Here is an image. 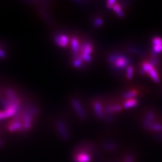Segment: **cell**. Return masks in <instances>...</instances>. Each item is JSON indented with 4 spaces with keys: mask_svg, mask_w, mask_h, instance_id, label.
<instances>
[{
    "mask_svg": "<svg viewBox=\"0 0 162 162\" xmlns=\"http://www.w3.org/2000/svg\"><path fill=\"white\" fill-rule=\"evenodd\" d=\"M92 146L82 145L78 146L76 149L75 152L72 156L73 162H91L92 160V155L90 150Z\"/></svg>",
    "mask_w": 162,
    "mask_h": 162,
    "instance_id": "obj_1",
    "label": "cell"
},
{
    "mask_svg": "<svg viewBox=\"0 0 162 162\" xmlns=\"http://www.w3.org/2000/svg\"><path fill=\"white\" fill-rule=\"evenodd\" d=\"M108 60L112 64V66L118 70L124 69L128 67L130 63V60L123 54L114 53L108 57Z\"/></svg>",
    "mask_w": 162,
    "mask_h": 162,
    "instance_id": "obj_2",
    "label": "cell"
},
{
    "mask_svg": "<svg viewBox=\"0 0 162 162\" xmlns=\"http://www.w3.org/2000/svg\"><path fill=\"white\" fill-rule=\"evenodd\" d=\"M142 73H147L150 77L156 82H159V77L156 70L149 63H144L141 70Z\"/></svg>",
    "mask_w": 162,
    "mask_h": 162,
    "instance_id": "obj_3",
    "label": "cell"
},
{
    "mask_svg": "<svg viewBox=\"0 0 162 162\" xmlns=\"http://www.w3.org/2000/svg\"><path fill=\"white\" fill-rule=\"evenodd\" d=\"M56 126L61 138L66 141H69L70 139V134L66 124L63 121L58 120L56 123Z\"/></svg>",
    "mask_w": 162,
    "mask_h": 162,
    "instance_id": "obj_4",
    "label": "cell"
},
{
    "mask_svg": "<svg viewBox=\"0 0 162 162\" xmlns=\"http://www.w3.org/2000/svg\"><path fill=\"white\" fill-rule=\"evenodd\" d=\"M7 129L10 132L24 131L22 116H19L12 120L8 125Z\"/></svg>",
    "mask_w": 162,
    "mask_h": 162,
    "instance_id": "obj_5",
    "label": "cell"
},
{
    "mask_svg": "<svg viewBox=\"0 0 162 162\" xmlns=\"http://www.w3.org/2000/svg\"><path fill=\"white\" fill-rule=\"evenodd\" d=\"M79 50L81 51V58L87 62H90L92 60L91 56V53L92 52L91 44L89 43L83 44L81 46V47H79Z\"/></svg>",
    "mask_w": 162,
    "mask_h": 162,
    "instance_id": "obj_6",
    "label": "cell"
},
{
    "mask_svg": "<svg viewBox=\"0 0 162 162\" xmlns=\"http://www.w3.org/2000/svg\"><path fill=\"white\" fill-rule=\"evenodd\" d=\"M24 131H28L31 129L33 124V117L28 112L24 111L22 115Z\"/></svg>",
    "mask_w": 162,
    "mask_h": 162,
    "instance_id": "obj_7",
    "label": "cell"
},
{
    "mask_svg": "<svg viewBox=\"0 0 162 162\" xmlns=\"http://www.w3.org/2000/svg\"><path fill=\"white\" fill-rule=\"evenodd\" d=\"M72 102V104H73L74 109L76 112L77 113L78 117L82 120H85L87 117L86 114L80 102L76 99H73Z\"/></svg>",
    "mask_w": 162,
    "mask_h": 162,
    "instance_id": "obj_8",
    "label": "cell"
},
{
    "mask_svg": "<svg viewBox=\"0 0 162 162\" xmlns=\"http://www.w3.org/2000/svg\"><path fill=\"white\" fill-rule=\"evenodd\" d=\"M19 111V107H13L6 109L4 111L0 112V120L15 115Z\"/></svg>",
    "mask_w": 162,
    "mask_h": 162,
    "instance_id": "obj_9",
    "label": "cell"
},
{
    "mask_svg": "<svg viewBox=\"0 0 162 162\" xmlns=\"http://www.w3.org/2000/svg\"><path fill=\"white\" fill-rule=\"evenodd\" d=\"M152 52L154 54H157L162 51V38L159 37H154L152 40Z\"/></svg>",
    "mask_w": 162,
    "mask_h": 162,
    "instance_id": "obj_10",
    "label": "cell"
},
{
    "mask_svg": "<svg viewBox=\"0 0 162 162\" xmlns=\"http://www.w3.org/2000/svg\"><path fill=\"white\" fill-rule=\"evenodd\" d=\"M54 41L61 47H66L69 43V38L65 34H57L54 37Z\"/></svg>",
    "mask_w": 162,
    "mask_h": 162,
    "instance_id": "obj_11",
    "label": "cell"
},
{
    "mask_svg": "<svg viewBox=\"0 0 162 162\" xmlns=\"http://www.w3.org/2000/svg\"><path fill=\"white\" fill-rule=\"evenodd\" d=\"M102 147L106 151L111 152L115 151L118 148V145L113 141H106L103 143Z\"/></svg>",
    "mask_w": 162,
    "mask_h": 162,
    "instance_id": "obj_12",
    "label": "cell"
},
{
    "mask_svg": "<svg viewBox=\"0 0 162 162\" xmlns=\"http://www.w3.org/2000/svg\"><path fill=\"white\" fill-rule=\"evenodd\" d=\"M6 93L7 97V98L14 103L15 104L20 106V100L18 97L16 95L15 92L11 89H7L6 90Z\"/></svg>",
    "mask_w": 162,
    "mask_h": 162,
    "instance_id": "obj_13",
    "label": "cell"
},
{
    "mask_svg": "<svg viewBox=\"0 0 162 162\" xmlns=\"http://www.w3.org/2000/svg\"><path fill=\"white\" fill-rule=\"evenodd\" d=\"M154 118V114L153 112H149L146 116L145 117L143 123H142V126L144 129H148L149 126L153 123V120Z\"/></svg>",
    "mask_w": 162,
    "mask_h": 162,
    "instance_id": "obj_14",
    "label": "cell"
},
{
    "mask_svg": "<svg viewBox=\"0 0 162 162\" xmlns=\"http://www.w3.org/2000/svg\"><path fill=\"white\" fill-rule=\"evenodd\" d=\"M94 112L96 116L98 118H102L103 117L102 107H101V104L99 102H95L94 104Z\"/></svg>",
    "mask_w": 162,
    "mask_h": 162,
    "instance_id": "obj_15",
    "label": "cell"
},
{
    "mask_svg": "<svg viewBox=\"0 0 162 162\" xmlns=\"http://www.w3.org/2000/svg\"><path fill=\"white\" fill-rule=\"evenodd\" d=\"M72 43V50L74 55H77L79 50V43L76 38H73L71 41Z\"/></svg>",
    "mask_w": 162,
    "mask_h": 162,
    "instance_id": "obj_16",
    "label": "cell"
},
{
    "mask_svg": "<svg viewBox=\"0 0 162 162\" xmlns=\"http://www.w3.org/2000/svg\"><path fill=\"white\" fill-rule=\"evenodd\" d=\"M150 130L155 132H162V124L158 123H153L149 127Z\"/></svg>",
    "mask_w": 162,
    "mask_h": 162,
    "instance_id": "obj_17",
    "label": "cell"
},
{
    "mask_svg": "<svg viewBox=\"0 0 162 162\" xmlns=\"http://www.w3.org/2000/svg\"><path fill=\"white\" fill-rule=\"evenodd\" d=\"M121 109V107L120 105H111L106 108V112L107 113H112L120 111Z\"/></svg>",
    "mask_w": 162,
    "mask_h": 162,
    "instance_id": "obj_18",
    "label": "cell"
},
{
    "mask_svg": "<svg viewBox=\"0 0 162 162\" xmlns=\"http://www.w3.org/2000/svg\"><path fill=\"white\" fill-rule=\"evenodd\" d=\"M137 104H138L137 100L131 98L130 100H128L124 103V107L126 108H129L136 106Z\"/></svg>",
    "mask_w": 162,
    "mask_h": 162,
    "instance_id": "obj_19",
    "label": "cell"
},
{
    "mask_svg": "<svg viewBox=\"0 0 162 162\" xmlns=\"http://www.w3.org/2000/svg\"><path fill=\"white\" fill-rule=\"evenodd\" d=\"M113 9L114 10V11L117 13V15L120 16V17H123L124 16V13L122 10V9L121 7V6L119 4H115L113 6Z\"/></svg>",
    "mask_w": 162,
    "mask_h": 162,
    "instance_id": "obj_20",
    "label": "cell"
},
{
    "mask_svg": "<svg viewBox=\"0 0 162 162\" xmlns=\"http://www.w3.org/2000/svg\"><path fill=\"white\" fill-rule=\"evenodd\" d=\"M136 94H137V93L135 91H128V92H125L123 96H124V97H125L126 98L131 99L132 97L136 96Z\"/></svg>",
    "mask_w": 162,
    "mask_h": 162,
    "instance_id": "obj_21",
    "label": "cell"
},
{
    "mask_svg": "<svg viewBox=\"0 0 162 162\" xmlns=\"http://www.w3.org/2000/svg\"><path fill=\"white\" fill-rule=\"evenodd\" d=\"M135 157L133 154H128L126 155L124 158V162H135Z\"/></svg>",
    "mask_w": 162,
    "mask_h": 162,
    "instance_id": "obj_22",
    "label": "cell"
},
{
    "mask_svg": "<svg viewBox=\"0 0 162 162\" xmlns=\"http://www.w3.org/2000/svg\"><path fill=\"white\" fill-rule=\"evenodd\" d=\"M82 61L83 60L81 57L76 58L73 61V66L76 67H80L82 64Z\"/></svg>",
    "mask_w": 162,
    "mask_h": 162,
    "instance_id": "obj_23",
    "label": "cell"
},
{
    "mask_svg": "<svg viewBox=\"0 0 162 162\" xmlns=\"http://www.w3.org/2000/svg\"><path fill=\"white\" fill-rule=\"evenodd\" d=\"M133 75V69L132 66H129L127 69V76L128 79H131Z\"/></svg>",
    "mask_w": 162,
    "mask_h": 162,
    "instance_id": "obj_24",
    "label": "cell"
},
{
    "mask_svg": "<svg viewBox=\"0 0 162 162\" xmlns=\"http://www.w3.org/2000/svg\"><path fill=\"white\" fill-rule=\"evenodd\" d=\"M102 23H103V20L100 18H96L94 22V24L95 27L100 26L102 24Z\"/></svg>",
    "mask_w": 162,
    "mask_h": 162,
    "instance_id": "obj_25",
    "label": "cell"
},
{
    "mask_svg": "<svg viewBox=\"0 0 162 162\" xmlns=\"http://www.w3.org/2000/svg\"><path fill=\"white\" fill-rule=\"evenodd\" d=\"M116 1H114V0H109V1H108L107 2V6L109 7H113V6L115 4Z\"/></svg>",
    "mask_w": 162,
    "mask_h": 162,
    "instance_id": "obj_26",
    "label": "cell"
},
{
    "mask_svg": "<svg viewBox=\"0 0 162 162\" xmlns=\"http://www.w3.org/2000/svg\"><path fill=\"white\" fill-rule=\"evenodd\" d=\"M6 57V52L1 49H0V58H4Z\"/></svg>",
    "mask_w": 162,
    "mask_h": 162,
    "instance_id": "obj_27",
    "label": "cell"
},
{
    "mask_svg": "<svg viewBox=\"0 0 162 162\" xmlns=\"http://www.w3.org/2000/svg\"><path fill=\"white\" fill-rule=\"evenodd\" d=\"M156 139L158 141H160V142H162V132L159 133L157 136H156Z\"/></svg>",
    "mask_w": 162,
    "mask_h": 162,
    "instance_id": "obj_28",
    "label": "cell"
},
{
    "mask_svg": "<svg viewBox=\"0 0 162 162\" xmlns=\"http://www.w3.org/2000/svg\"><path fill=\"white\" fill-rule=\"evenodd\" d=\"M106 121H107V122L111 123V122L113 120V117H112V116H111V115H109V116H107V117H106Z\"/></svg>",
    "mask_w": 162,
    "mask_h": 162,
    "instance_id": "obj_29",
    "label": "cell"
},
{
    "mask_svg": "<svg viewBox=\"0 0 162 162\" xmlns=\"http://www.w3.org/2000/svg\"><path fill=\"white\" fill-rule=\"evenodd\" d=\"M3 145V143L1 140H0V146H2Z\"/></svg>",
    "mask_w": 162,
    "mask_h": 162,
    "instance_id": "obj_30",
    "label": "cell"
}]
</instances>
